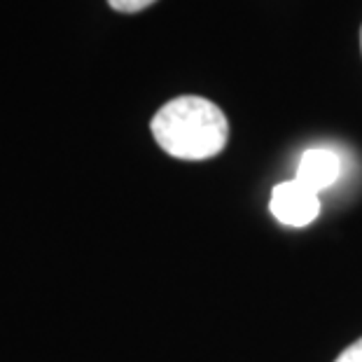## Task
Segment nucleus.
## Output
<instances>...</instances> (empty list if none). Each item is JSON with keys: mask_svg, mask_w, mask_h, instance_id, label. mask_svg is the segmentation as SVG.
I'll return each mask as SVG.
<instances>
[{"mask_svg": "<svg viewBox=\"0 0 362 362\" xmlns=\"http://www.w3.org/2000/svg\"><path fill=\"white\" fill-rule=\"evenodd\" d=\"M269 211H272L274 218L283 222V225L306 227L318 218L320 197H318V192L309 189L299 180H288L274 187Z\"/></svg>", "mask_w": 362, "mask_h": 362, "instance_id": "nucleus-2", "label": "nucleus"}, {"mask_svg": "<svg viewBox=\"0 0 362 362\" xmlns=\"http://www.w3.org/2000/svg\"><path fill=\"white\" fill-rule=\"evenodd\" d=\"M339 173H341V161H339L334 152L313 148V150H306L302 159H299L295 180H299L309 189L320 194L322 189L332 187L339 178Z\"/></svg>", "mask_w": 362, "mask_h": 362, "instance_id": "nucleus-3", "label": "nucleus"}, {"mask_svg": "<svg viewBox=\"0 0 362 362\" xmlns=\"http://www.w3.org/2000/svg\"><path fill=\"white\" fill-rule=\"evenodd\" d=\"M360 45H362V30H360Z\"/></svg>", "mask_w": 362, "mask_h": 362, "instance_id": "nucleus-6", "label": "nucleus"}, {"mask_svg": "<svg viewBox=\"0 0 362 362\" xmlns=\"http://www.w3.org/2000/svg\"><path fill=\"white\" fill-rule=\"evenodd\" d=\"M150 129L166 155L185 161L211 159L220 155L229 141L225 112L202 96H178L161 105Z\"/></svg>", "mask_w": 362, "mask_h": 362, "instance_id": "nucleus-1", "label": "nucleus"}, {"mask_svg": "<svg viewBox=\"0 0 362 362\" xmlns=\"http://www.w3.org/2000/svg\"><path fill=\"white\" fill-rule=\"evenodd\" d=\"M334 362H362V339H358L356 344H351Z\"/></svg>", "mask_w": 362, "mask_h": 362, "instance_id": "nucleus-5", "label": "nucleus"}, {"mask_svg": "<svg viewBox=\"0 0 362 362\" xmlns=\"http://www.w3.org/2000/svg\"><path fill=\"white\" fill-rule=\"evenodd\" d=\"M157 0H107V5L117 12H124V14H134V12H141L145 7L155 5Z\"/></svg>", "mask_w": 362, "mask_h": 362, "instance_id": "nucleus-4", "label": "nucleus"}]
</instances>
